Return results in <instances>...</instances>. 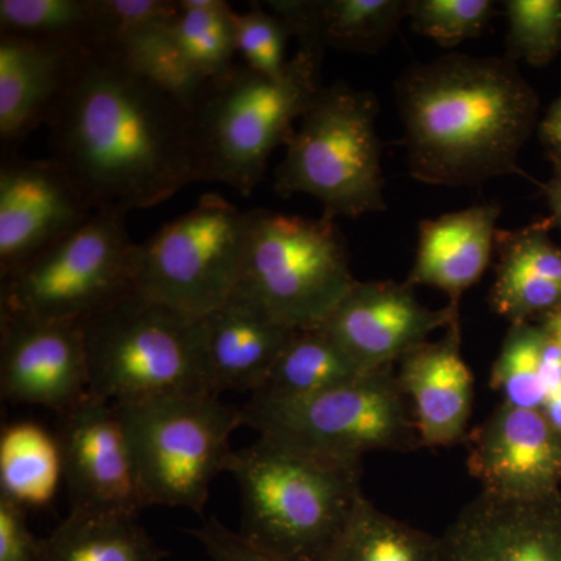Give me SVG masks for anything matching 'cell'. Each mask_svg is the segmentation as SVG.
<instances>
[{"mask_svg": "<svg viewBox=\"0 0 561 561\" xmlns=\"http://www.w3.org/2000/svg\"><path fill=\"white\" fill-rule=\"evenodd\" d=\"M0 31L95 51L102 46L101 2L0 0Z\"/></svg>", "mask_w": 561, "mask_h": 561, "instance_id": "f1b7e54d", "label": "cell"}, {"mask_svg": "<svg viewBox=\"0 0 561 561\" xmlns=\"http://www.w3.org/2000/svg\"><path fill=\"white\" fill-rule=\"evenodd\" d=\"M440 561H561V491L538 500L481 491L440 535Z\"/></svg>", "mask_w": 561, "mask_h": 561, "instance_id": "e0dca14e", "label": "cell"}, {"mask_svg": "<svg viewBox=\"0 0 561 561\" xmlns=\"http://www.w3.org/2000/svg\"><path fill=\"white\" fill-rule=\"evenodd\" d=\"M459 306L427 308L405 280H356L319 328L365 370L376 371L394 367L432 332L453 327Z\"/></svg>", "mask_w": 561, "mask_h": 561, "instance_id": "7c38bea8", "label": "cell"}, {"mask_svg": "<svg viewBox=\"0 0 561 561\" xmlns=\"http://www.w3.org/2000/svg\"><path fill=\"white\" fill-rule=\"evenodd\" d=\"M501 210L500 203H481L421 221L415 262L405 283L434 287L449 301L460 302L489 268Z\"/></svg>", "mask_w": 561, "mask_h": 561, "instance_id": "44dd1931", "label": "cell"}, {"mask_svg": "<svg viewBox=\"0 0 561 561\" xmlns=\"http://www.w3.org/2000/svg\"><path fill=\"white\" fill-rule=\"evenodd\" d=\"M538 323L552 335L553 341L557 342L561 350V306L542 316Z\"/></svg>", "mask_w": 561, "mask_h": 561, "instance_id": "60d3db41", "label": "cell"}, {"mask_svg": "<svg viewBox=\"0 0 561 561\" xmlns=\"http://www.w3.org/2000/svg\"><path fill=\"white\" fill-rule=\"evenodd\" d=\"M561 382V350L538 321L513 323L491 368V389L513 408L542 411Z\"/></svg>", "mask_w": 561, "mask_h": 561, "instance_id": "484cf974", "label": "cell"}, {"mask_svg": "<svg viewBox=\"0 0 561 561\" xmlns=\"http://www.w3.org/2000/svg\"><path fill=\"white\" fill-rule=\"evenodd\" d=\"M192 537L213 561H287L251 545L238 531H231L217 519H206L201 527L190 530Z\"/></svg>", "mask_w": 561, "mask_h": 561, "instance_id": "d590c367", "label": "cell"}, {"mask_svg": "<svg viewBox=\"0 0 561 561\" xmlns=\"http://www.w3.org/2000/svg\"><path fill=\"white\" fill-rule=\"evenodd\" d=\"M551 217L516 230H497L496 276L490 306L508 323L538 321L561 306V247Z\"/></svg>", "mask_w": 561, "mask_h": 561, "instance_id": "7402d4cb", "label": "cell"}, {"mask_svg": "<svg viewBox=\"0 0 561 561\" xmlns=\"http://www.w3.org/2000/svg\"><path fill=\"white\" fill-rule=\"evenodd\" d=\"M95 206L65 168L11 158L0 169V278L90 220Z\"/></svg>", "mask_w": 561, "mask_h": 561, "instance_id": "5bb4252c", "label": "cell"}, {"mask_svg": "<svg viewBox=\"0 0 561 561\" xmlns=\"http://www.w3.org/2000/svg\"><path fill=\"white\" fill-rule=\"evenodd\" d=\"M127 213L101 208L90 220L2 279L0 317L81 323L133 287L136 247Z\"/></svg>", "mask_w": 561, "mask_h": 561, "instance_id": "30bf717a", "label": "cell"}, {"mask_svg": "<svg viewBox=\"0 0 561 561\" xmlns=\"http://www.w3.org/2000/svg\"><path fill=\"white\" fill-rule=\"evenodd\" d=\"M116 405L130 442L144 505L202 513L210 483L227 471L242 409L217 394L179 393Z\"/></svg>", "mask_w": 561, "mask_h": 561, "instance_id": "52a82bcc", "label": "cell"}, {"mask_svg": "<svg viewBox=\"0 0 561 561\" xmlns=\"http://www.w3.org/2000/svg\"><path fill=\"white\" fill-rule=\"evenodd\" d=\"M173 38L192 68L213 81L234 68L236 11L224 0H181Z\"/></svg>", "mask_w": 561, "mask_h": 561, "instance_id": "4dcf8cb0", "label": "cell"}, {"mask_svg": "<svg viewBox=\"0 0 561 561\" xmlns=\"http://www.w3.org/2000/svg\"><path fill=\"white\" fill-rule=\"evenodd\" d=\"M41 540L27 524V508L0 496V561H38Z\"/></svg>", "mask_w": 561, "mask_h": 561, "instance_id": "8d00e7d4", "label": "cell"}, {"mask_svg": "<svg viewBox=\"0 0 561 561\" xmlns=\"http://www.w3.org/2000/svg\"><path fill=\"white\" fill-rule=\"evenodd\" d=\"M242 416L260 437L345 463L362 465L368 453H412L423 446L394 367L305 400L251 397Z\"/></svg>", "mask_w": 561, "mask_h": 561, "instance_id": "9c48e42d", "label": "cell"}, {"mask_svg": "<svg viewBox=\"0 0 561 561\" xmlns=\"http://www.w3.org/2000/svg\"><path fill=\"white\" fill-rule=\"evenodd\" d=\"M324 561H440V537L387 515L364 496Z\"/></svg>", "mask_w": 561, "mask_h": 561, "instance_id": "83f0119b", "label": "cell"}, {"mask_svg": "<svg viewBox=\"0 0 561 561\" xmlns=\"http://www.w3.org/2000/svg\"><path fill=\"white\" fill-rule=\"evenodd\" d=\"M238 294L291 330L319 327L357 279L335 220L249 210Z\"/></svg>", "mask_w": 561, "mask_h": 561, "instance_id": "ba28073f", "label": "cell"}, {"mask_svg": "<svg viewBox=\"0 0 561 561\" xmlns=\"http://www.w3.org/2000/svg\"><path fill=\"white\" fill-rule=\"evenodd\" d=\"M250 216L220 195H203L183 216L138 243L133 287L150 300L205 319L241 284Z\"/></svg>", "mask_w": 561, "mask_h": 561, "instance_id": "8fae6325", "label": "cell"}, {"mask_svg": "<svg viewBox=\"0 0 561 561\" xmlns=\"http://www.w3.org/2000/svg\"><path fill=\"white\" fill-rule=\"evenodd\" d=\"M537 131L551 164H561V94L538 122Z\"/></svg>", "mask_w": 561, "mask_h": 561, "instance_id": "74e56055", "label": "cell"}, {"mask_svg": "<svg viewBox=\"0 0 561 561\" xmlns=\"http://www.w3.org/2000/svg\"><path fill=\"white\" fill-rule=\"evenodd\" d=\"M378 114L373 92L345 83L321 88L287 140L275 176L278 195H311L332 220L386 210Z\"/></svg>", "mask_w": 561, "mask_h": 561, "instance_id": "8992f818", "label": "cell"}, {"mask_svg": "<svg viewBox=\"0 0 561 561\" xmlns=\"http://www.w3.org/2000/svg\"><path fill=\"white\" fill-rule=\"evenodd\" d=\"M541 412L545 413L546 419L551 421L557 430L561 431V382L549 391Z\"/></svg>", "mask_w": 561, "mask_h": 561, "instance_id": "ab89813d", "label": "cell"}, {"mask_svg": "<svg viewBox=\"0 0 561 561\" xmlns=\"http://www.w3.org/2000/svg\"><path fill=\"white\" fill-rule=\"evenodd\" d=\"M62 481L57 437L32 421L3 427L0 435V496L22 507H46Z\"/></svg>", "mask_w": 561, "mask_h": 561, "instance_id": "4316f807", "label": "cell"}, {"mask_svg": "<svg viewBox=\"0 0 561 561\" xmlns=\"http://www.w3.org/2000/svg\"><path fill=\"white\" fill-rule=\"evenodd\" d=\"M227 472L241 491L239 534L287 561L327 560L365 496L362 465L268 437L232 451Z\"/></svg>", "mask_w": 561, "mask_h": 561, "instance_id": "3957f363", "label": "cell"}, {"mask_svg": "<svg viewBox=\"0 0 561 561\" xmlns=\"http://www.w3.org/2000/svg\"><path fill=\"white\" fill-rule=\"evenodd\" d=\"M542 195L551 210L553 227L561 231V164H552L551 179L541 184Z\"/></svg>", "mask_w": 561, "mask_h": 561, "instance_id": "f35d334b", "label": "cell"}, {"mask_svg": "<svg viewBox=\"0 0 561 561\" xmlns=\"http://www.w3.org/2000/svg\"><path fill=\"white\" fill-rule=\"evenodd\" d=\"M496 9L493 0H411L408 20L419 35L456 47L481 36Z\"/></svg>", "mask_w": 561, "mask_h": 561, "instance_id": "d6a6232c", "label": "cell"}, {"mask_svg": "<svg viewBox=\"0 0 561 561\" xmlns=\"http://www.w3.org/2000/svg\"><path fill=\"white\" fill-rule=\"evenodd\" d=\"M84 49L0 33V138L27 136L60 102Z\"/></svg>", "mask_w": 561, "mask_h": 561, "instance_id": "ffe728a7", "label": "cell"}, {"mask_svg": "<svg viewBox=\"0 0 561 561\" xmlns=\"http://www.w3.org/2000/svg\"><path fill=\"white\" fill-rule=\"evenodd\" d=\"M47 124L95 209L151 208L198 181L192 111L106 51H84Z\"/></svg>", "mask_w": 561, "mask_h": 561, "instance_id": "6da1fadb", "label": "cell"}, {"mask_svg": "<svg viewBox=\"0 0 561 561\" xmlns=\"http://www.w3.org/2000/svg\"><path fill=\"white\" fill-rule=\"evenodd\" d=\"M238 51L247 68L271 79L286 72L287 43L291 38L289 27L261 2H251L247 13H236Z\"/></svg>", "mask_w": 561, "mask_h": 561, "instance_id": "836d02e7", "label": "cell"}, {"mask_svg": "<svg viewBox=\"0 0 561 561\" xmlns=\"http://www.w3.org/2000/svg\"><path fill=\"white\" fill-rule=\"evenodd\" d=\"M171 24L131 33L106 54L119 58L125 66L192 111L201 102L209 81L186 60L173 38Z\"/></svg>", "mask_w": 561, "mask_h": 561, "instance_id": "f546056e", "label": "cell"}, {"mask_svg": "<svg viewBox=\"0 0 561 561\" xmlns=\"http://www.w3.org/2000/svg\"><path fill=\"white\" fill-rule=\"evenodd\" d=\"M321 60L298 49L278 79L243 65L209 81L192 110L198 181H217L249 197L273 151L286 146L323 88Z\"/></svg>", "mask_w": 561, "mask_h": 561, "instance_id": "277c9868", "label": "cell"}, {"mask_svg": "<svg viewBox=\"0 0 561 561\" xmlns=\"http://www.w3.org/2000/svg\"><path fill=\"white\" fill-rule=\"evenodd\" d=\"M70 508L138 515L146 508L116 405L88 394L61 413L57 434Z\"/></svg>", "mask_w": 561, "mask_h": 561, "instance_id": "4fadbf2b", "label": "cell"}, {"mask_svg": "<svg viewBox=\"0 0 561 561\" xmlns=\"http://www.w3.org/2000/svg\"><path fill=\"white\" fill-rule=\"evenodd\" d=\"M0 389L18 404L58 415L90 394L80 323L0 317Z\"/></svg>", "mask_w": 561, "mask_h": 561, "instance_id": "2e32d148", "label": "cell"}, {"mask_svg": "<svg viewBox=\"0 0 561 561\" xmlns=\"http://www.w3.org/2000/svg\"><path fill=\"white\" fill-rule=\"evenodd\" d=\"M203 331L206 376L210 391L219 397L225 390L256 393L297 330L236 291L203 319Z\"/></svg>", "mask_w": 561, "mask_h": 561, "instance_id": "d6986e66", "label": "cell"}, {"mask_svg": "<svg viewBox=\"0 0 561 561\" xmlns=\"http://www.w3.org/2000/svg\"><path fill=\"white\" fill-rule=\"evenodd\" d=\"M102 16V46L108 51L131 33L169 24L179 14V2L168 0H99Z\"/></svg>", "mask_w": 561, "mask_h": 561, "instance_id": "e575fe53", "label": "cell"}, {"mask_svg": "<svg viewBox=\"0 0 561 561\" xmlns=\"http://www.w3.org/2000/svg\"><path fill=\"white\" fill-rule=\"evenodd\" d=\"M138 515L72 511L41 540L38 561H161Z\"/></svg>", "mask_w": 561, "mask_h": 561, "instance_id": "d4e9b609", "label": "cell"}, {"mask_svg": "<svg viewBox=\"0 0 561 561\" xmlns=\"http://www.w3.org/2000/svg\"><path fill=\"white\" fill-rule=\"evenodd\" d=\"M80 328L92 397L121 404L164 394H214L203 319L131 290Z\"/></svg>", "mask_w": 561, "mask_h": 561, "instance_id": "5b68a950", "label": "cell"}, {"mask_svg": "<svg viewBox=\"0 0 561 561\" xmlns=\"http://www.w3.org/2000/svg\"><path fill=\"white\" fill-rule=\"evenodd\" d=\"M397 103L412 179L474 187L524 175L519 154L538 127L540 99L511 58H440L405 70Z\"/></svg>", "mask_w": 561, "mask_h": 561, "instance_id": "7a4b0ae2", "label": "cell"}, {"mask_svg": "<svg viewBox=\"0 0 561 561\" xmlns=\"http://www.w3.org/2000/svg\"><path fill=\"white\" fill-rule=\"evenodd\" d=\"M507 58L534 68L551 65L561 54V0H507Z\"/></svg>", "mask_w": 561, "mask_h": 561, "instance_id": "1f68e13d", "label": "cell"}, {"mask_svg": "<svg viewBox=\"0 0 561 561\" xmlns=\"http://www.w3.org/2000/svg\"><path fill=\"white\" fill-rule=\"evenodd\" d=\"M330 334L321 328L297 330L280 353L267 381L254 398L295 401L337 389L368 375Z\"/></svg>", "mask_w": 561, "mask_h": 561, "instance_id": "cb8c5ba5", "label": "cell"}, {"mask_svg": "<svg viewBox=\"0 0 561 561\" xmlns=\"http://www.w3.org/2000/svg\"><path fill=\"white\" fill-rule=\"evenodd\" d=\"M397 378L411 402L421 445L437 448L467 440L474 376L461 354L460 320L438 341L411 351Z\"/></svg>", "mask_w": 561, "mask_h": 561, "instance_id": "ac0fdd59", "label": "cell"}, {"mask_svg": "<svg viewBox=\"0 0 561 561\" xmlns=\"http://www.w3.org/2000/svg\"><path fill=\"white\" fill-rule=\"evenodd\" d=\"M467 440L468 472L483 493L538 500L561 491V431L541 411L501 402Z\"/></svg>", "mask_w": 561, "mask_h": 561, "instance_id": "9a60e30c", "label": "cell"}, {"mask_svg": "<svg viewBox=\"0 0 561 561\" xmlns=\"http://www.w3.org/2000/svg\"><path fill=\"white\" fill-rule=\"evenodd\" d=\"M411 0H267L265 9L286 22L298 49L379 54L408 20Z\"/></svg>", "mask_w": 561, "mask_h": 561, "instance_id": "603a6c76", "label": "cell"}]
</instances>
